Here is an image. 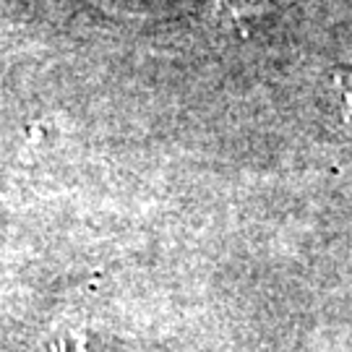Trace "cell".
<instances>
[{
    "instance_id": "obj_1",
    "label": "cell",
    "mask_w": 352,
    "mask_h": 352,
    "mask_svg": "<svg viewBox=\"0 0 352 352\" xmlns=\"http://www.w3.org/2000/svg\"><path fill=\"white\" fill-rule=\"evenodd\" d=\"M272 0H209L206 6V21L225 29L245 21L248 16H258L269 8Z\"/></svg>"
}]
</instances>
